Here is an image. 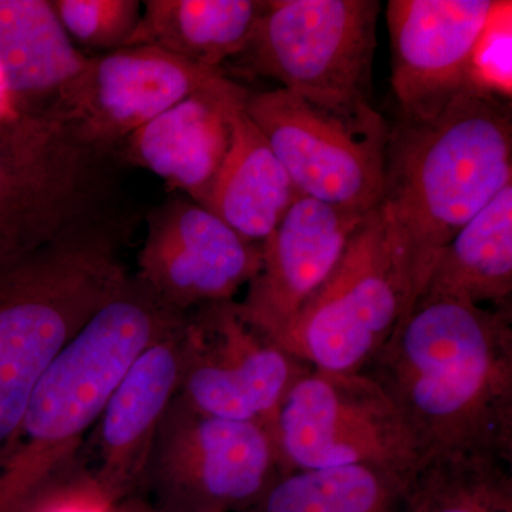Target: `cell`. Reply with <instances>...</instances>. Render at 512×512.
I'll use <instances>...</instances> for the list:
<instances>
[{
  "mask_svg": "<svg viewBox=\"0 0 512 512\" xmlns=\"http://www.w3.org/2000/svg\"><path fill=\"white\" fill-rule=\"evenodd\" d=\"M187 318L136 274L128 276L37 382L0 451V512H19L42 485L76 466L84 440L134 360Z\"/></svg>",
  "mask_w": 512,
  "mask_h": 512,
  "instance_id": "obj_3",
  "label": "cell"
},
{
  "mask_svg": "<svg viewBox=\"0 0 512 512\" xmlns=\"http://www.w3.org/2000/svg\"><path fill=\"white\" fill-rule=\"evenodd\" d=\"M410 480L345 466L282 474L249 512H400Z\"/></svg>",
  "mask_w": 512,
  "mask_h": 512,
  "instance_id": "obj_22",
  "label": "cell"
},
{
  "mask_svg": "<svg viewBox=\"0 0 512 512\" xmlns=\"http://www.w3.org/2000/svg\"><path fill=\"white\" fill-rule=\"evenodd\" d=\"M389 396L424 461L512 464V311L420 296L362 370Z\"/></svg>",
  "mask_w": 512,
  "mask_h": 512,
  "instance_id": "obj_1",
  "label": "cell"
},
{
  "mask_svg": "<svg viewBox=\"0 0 512 512\" xmlns=\"http://www.w3.org/2000/svg\"><path fill=\"white\" fill-rule=\"evenodd\" d=\"M231 83L224 69L188 62L160 47H124L89 56L74 92L70 121L117 157L130 134L164 111L192 94Z\"/></svg>",
  "mask_w": 512,
  "mask_h": 512,
  "instance_id": "obj_14",
  "label": "cell"
},
{
  "mask_svg": "<svg viewBox=\"0 0 512 512\" xmlns=\"http://www.w3.org/2000/svg\"><path fill=\"white\" fill-rule=\"evenodd\" d=\"M131 46L153 45L222 69L254 35L265 0H146Z\"/></svg>",
  "mask_w": 512,
  "mask_h": 512,
  "instance_id": "obj_21",
  "label": "cell"
},
{
  "mask_svg": "<svg viewBox=\"0 0 512 512\" xmlns=\"http://www.w3.org/2000/svg\"><path fill=\"white\" fill-rule=\"evenodd\" d=\"M271 433L220 419L175 396L148 457L146 477L175 512L248 510L282 476Z\"/></svg>",
  "mask_w": 512,
  "mask_h": 512,
  "instance_id": "obj_10",
  "label": "cell"
},
{
  "mask_svg": "<svg viewBox=\"0 0 512 512\" xmlns=\"http://www.w3.org/2000/svg\"><path fill=\"white\" fill-rule=\"evenodd\" d=\"M299 197L284 165L239 104L231 114L228 153L205 208L242 238L261 244Z\"/></svg>",
  "mask_w": 512,
  "mask_h": 512,
  "instance_id": "obj_19",
  "label": "cell"
},
{
  "mask_svg": "<svg viewBox=\"0 0 512 512\" xmlns=\"http://www.w3.org/2000/svg\"><path fill=\"white\" fill-rule=\"evenodd\" d=\"M367 214L299 197L261 242V268L237 302L241 315L272 339L281 338L328 281Z\"/></svg>",
  "mask_w": 512,
  "mask_h": 512,
  "instance_id": "obj_15",
  "label": "cell"
},
{
  "mask_svg": "<svg viewBox=\"0 0 512 512\" xmlns=\"http://www.w3.org/2000/svg\"><path fill=\"white\" fill-rule=\"evenodd\" d=\"M119 158L73 121L0 116V264L117 202Z\"/></svg>",
  "mask_w": 512,
  "mask_h": 512,
  "instance_id": "obj_5",
  "label": "cell"
},
{
  "mask_svg": "<svg viewBox=\"0 0 512 512\" xmlns=\"http://www.w3.org/2000/svg\"><path fill=\"white\" fill-rule=\"evenodd\" d=\"M512 184L511 100L476 82L430 116L390 126L382 204L412 271L414 302L440 252Z\"/></svg>",
  "mask_w": 512,
  "mask_h": 512,
  "instance_id": "obj_2",
  "label": "cell"
},
{
  "mask_svg": "<svg viewBox=\"0 0 512 512\" xmlns=\"http://www.w3.org/2000/svg\"><path fill=\"white\" fill-rule=\"evenodd\" d=\"M74 45L103 53L130 47L143 16L137 0H50Z\"/></svg>",
  "mask_w": 512,
  "mask_h": 512,
  "instance_id": "obj_24",
  "label": "cell"
},
{
  "mask_svg": "<svg viewBox=\"0 0 512 512\" xmlns=\"http://www.w3.org/2000/svg\"><path fill=\"white\" fill-rule=\"evenodd\" d=\"M311 369L248 322L237 302L212 303L188 315L177 397L198 412L258 424L272 436L286 396Z\"/></svg>",
  "mask_w": 512,
  "mask_h": 512,
  "instance_id": "obj_11",
  "label": "cell"
},
{
  "mask_svg": "<svg viewBox=\"0 0 512 512\" xmlns=\"http://www.w3.org/2000/svg\"><path fill=\"white\" fill-rule=\"evenodd\" d=\"M420 296L507 308L512 296V184L440 252Z\"/></svg>",
  "mask_w": 512,
  "mask_h": 512,
  "instance_id": "obj_20",
  "label": "cell"
},
{
  "mask_svg": "<svg viewBox=\"0 0 512 512\" xmlns=\"http://www.w3.org/2000/svg\"><path fill=\"white\" fill-rule=\"evenodd\" d=\"M413 303L409 258L380 204L276 342L312 369L362 372Z\"/></svg>",
  "mask_w": 512,
  "mask_h": 512,
  "instance_id": "obj_6",
  "label": "cell"
},
{
  "mask_svg": "<svg viewBox=\"0 0 512 512\" xmlns=\"http://www.w3.org/2000/svg\"><path fill=\"white\" fill-rule=\"evenodd\" d=\"M249 90L238 83L192 94L121 144V164L156 174L171 190L207 207L231 143V114Z\"/></svg>",
  "mask_w": 512,
  "mask_h": 512,
  "instance_id": "obj_17",
  "label": "cell"
},
{
  "mask_svg": "<svg viewBox=\"0 0 512 512\" xmlns=\"http://www.w3.org/2000/svg\"><path fill=\"white\" fill-rule=\"evenodd\" d=\"M511 466L474 456L424 461L400 512H512Z\"/></svg>",
  "mask_w": 512,
  "mask_h": 512,
  "instance_id": "obj_23",
  "label": "cell"
},
{
  "mask_svg": "<svg viewBox=\"0 0 512 512\" xmlns=\"http://www.w3.org/2000/svg\"><path fill=\"white\" fill-rule=\"evenodd\" d=\"M187 323L188 318L134 360L90 433L93 484L106 501L146 477L158 427L183 380Z\"/></svg>",
  "mask_w": 512,
  "mask_h": 512,
  "instance_id": "obj_16",
  "label": "cell"
},
{
  "mask_svg": "<svg viewBox=\"0 0 512 512\" xmlns=\"http://www.w3.org/2000/svg\"><path fill=\"white\" fill-rule=\"evenodd\" d=\"M505 3L389 0L392 89L399 114L430 116L471 84L484 82L477 55Z\"/></svg>",
  "mask_w": 512,
  "mask_h": 512,
  "instance_id": "obj_13",
  "label": "cell"
},
{
  "mask_svg": "<svg viewBox=\"0 0 512 512\" xmlns=\"http://www.w3.org/2000/svg\"><path fill=\"white\" fill-rule=\"evenodd\" d=\"M282 473L366 466L412 480L423 458L382 387L366 373L309 370L272 431Z\"/></svg>",
  "mask_w": 512,
  "mask_h": 512,
  "instance_id": "obj_9",
  "label": "cell"
},
{
  "mask_svg": "<svg viewBox=\"0 0 512 512\" xmlns=\"http://www.w3.org/2000/svg\"><path fill=\"white\" fill-rule=\"evenodd\" d=\"M12 111L16 110L13 109L8 89H6L5 80H3L2 73H0V116H2V114L12 113Z\"/></svg>",
  "mask_w": 512,
  "mask_h": 512,
  "instance_id": "obj_26",
  "label": "cell"
},
{
  "mask_svg": "<svg viewBox=\"0 0 512 512\" xmlns=\"http://www.w3.org/2000/svg\"><path fill=\"white\" fill-rule=\"evenodd\" d=\"M379 0H265L247 49L232 60L308 99L372 103Z\"/></svg>",
  "mask_w": 512,
  "mask_h": 512,
  "instance_id": "obj_8",
  "label": "cell"
},
{
  "mask_svg": "<svg viewBox=\"0 0 512 512\" xmlns=\"http://www.w3.org/2000/svg\"><path fill=\"white\" fill-rule=\"evenodd\" d=\"M133 222L116 202L0 264V451L47 367L130 276Z\"/></svg>",
  "mask_w": 512,
  "mask_h": 512,
  "instance_id": "obj_4",
  "label": "cell"
},
{
  "mask_svg": "<svg viewBox=\"0 0 512 512\" xmlns=\"http://www.w3.org/2000/svg\"><path fill=\"white\" fill-rule=\"evenodd\" d=\"M262 262L261 244L242 238L214 212L175 194L147 215L136 275L177 311L234 301Z\"/></svg>",
  "mask_w": 512,
  "mask_h": 512,
  "instance_id": "obj_12",
  "label": "cell"
},
{
  "mask_svg": "<svg viewBox=\"0 0 512 512\" xmlns=\"http://www.w3.org/2000/svg\"><path fill=\"white\" fill-rule=\"evenodd\" d=\"M244 110L301 197L367 214L383 200L390 124L369 101L332 104L276 87Z\"/></svg>",
  "mask_w": 512,
  "mask_h": 512,
  "instance_id": "obj_7",
  "label": "cell"
},
{
  "mask_svg": "<svg viewBox=\"0 0 512 512\" xmlns=\"http://www.w3.org/2000/svg\"><path fill=\"white\" fill-rule=\"evenodd\" d=\"M103 504L97 500H84L83 503L64 504L52 512H107L104 510Z\"/></svg>",
  "mask_w": 512,
  "mask_h": 512,
  "instance_id": "obj_25",
  "label": "cell"
},
{
  "mask_svg": "<svg viewBox=\"0 0 512 512\" xmlns=\"http://www.w3.org/2000/svg\"><path fill=\"white\" fill-rule=\"evenodd\" d=\"M87 62L50 0H0V73L18 113L70 121Z\"/></svg>",
  "mask_w": 512,
  "mask_h": 512,
  "instance_id": "obj_18",
  "label": "cell"
}]
</instances>
